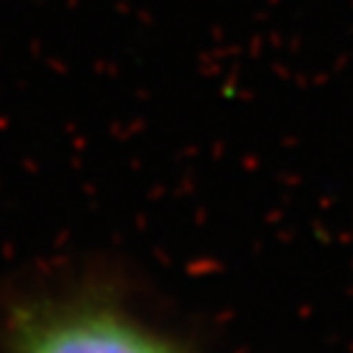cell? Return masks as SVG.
Wrapping results in <instances>:
<instances>
[{"instance_id":"6da1fadb","label":"cell","mask_w":353,"mask_h":353,"mask_svg":"<svg viewBox=\"0 0 353 353\" xmlns=\"http://www.w3.org/2000/svg\"><path fill=\"white\" fill-rule=\"evenodd\" d=\"M0 353H196L99 287L44 290L0 316Z\"/></svg>"}]
</instances>
